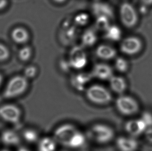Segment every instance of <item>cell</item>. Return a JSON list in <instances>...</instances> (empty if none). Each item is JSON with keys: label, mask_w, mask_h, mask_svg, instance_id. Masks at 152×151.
Instances as JSON below:
<instances>
[{"label": "cell", "mask_w": 152, "mask_h": 151, "mask_svg": "<svg viewBox=\"0 0 152 151\" xmlns=\"http://www.w3.org/2000/svg\"><path fill=\"white\" fill-rule=\"evenodd\" d=\"M53 138L58 145L72 149L83 147L86 142L85 134L70 123L60 125L53 131Z\"/></svg>", "instance_id": "1"}, {"label": "cell", "mask_w": 152, "mask_h": 151, "mask_svg": "<svg viewBox=\"0 0 152 151\" xmlns=\"http://www.w3.org/2000/svg\"><path fill=\"white\" fill-rule=\"evenodd\" d=\"M85 135L87 139L98 144L104 145L113 141L115 133L113 127L109 125L97 123L89 127Z\"/></svg>", "instance_id": "2"}, {"label": "cell", "mask_w": 152, "mask_h": 151, "mask_svg": "<svg viewBox=\"0 0 152 151\" xmlns=\"http://www.w3.org/2000/svg\"><path fill=\"white\" fill-rule=\"evenodd\" d=\"M85 96L89 102L98 106L107 105L113 99L111 92L107 88L99 84L88 86L85 90Z\"/></svg>", "instance_id": "3"}, {"label": "cell", "mask_w": 152, "mask_h": 151, "mask_svg": "<svg viewBox=\"0 0 152 151\" xmlns=\"http://www.w3.org/2000/svg\"><path fill=\"white\" fill-rule=\"evenodd\" d=\"M29 86L28 80L23 76H16L11 78L7 84L3 92L6 99L15 98L23 94Z\"/></svg>", "instance_id": "4"}, {"label": "cell", "mask_w": 152, "mask_h": 151, "mask_svg": "<svg viewBox=\"0 0 152 151\" xmlns=\"http://www.w3.org/2000/svg\"><path fill=\"white\" fill-rule=\"evenodd\" d=\"M115 106L117 111L124 116L134 115L139 112L140 109L139 102L135 98L124 94L117 97Z\"/></svg>", "instance_id": "5"}, {"label": "cell", "mask_w": 152, "mask_h": 151, "mask_svg": "<svg viewBox=\"0 0 152 151\" xmlns=\"http://www.w3.org/2000/svg\"><path fill=\"white\" fill-rule=\"evenodd\" d=\"M119 17L122 25L128 29L135 27L139 21L138 14L136 8L128 2H124L119 6Z\"/></svg>", "instance_id": "6"}, {"label": "cell", "mask_w": 152, "mask_h": 151, "mask_svg": "<svg viewBox=\"0 0 152 151\" xmlns=\"http://www.w3.org/2000/svg\"><path fill=\"white\" fill-rule=\"evenodd\" d=\"M68 63L71 68L75 70H81L84 68L88 63V57L84 47L76 46L71 49Z\"/></svg>", "instance_id": "7"}, {"label": "cell", "mask_w": 152, "mask_h": 151, "mask_svg": "<svg viewBox=\"0 0 152 151\" xmlns=\"http://www.w3.org/2000/svg\"><path fill=\"white\" fill-rule=\"evenodd\" d=\"M143 48L142 40L137 36H130L124 38L119 45V50L125 55L132 56L140 53Z\"/></svg>", "instance_id": "8"}, {"label": "cell", "mask_w": 152, "mask_h": 151, "mask_svg": "<svg viewBox=\"0 0 152 151\" xmlns=\"http://www.w3.org/2000/svg\"><path fill=\"white\" fill-rule=\"evenodd\" d=\"M21 111L19 107L12 104L0 106V118L5 122L17 124L20 120Z\"/></svg>", "instance_id": "9"}, {"label": "cell", "mask_w": 152, "mask_h": 151, "mask_svg": "<svg viewBox=\"0 0 152 151\" xmlns=\"http://www.w3.org/2000/svg\"><path fill=\"white\" fill-rule=\"evenodd\" d=\"M126 132L131 137H136L143 134L147 127L141 118H136L128 121L125 124Z\"/></svg>", "instance_id": "10"}, {"label": "cell", "mask_w": 152, "mask_h": 151, "mask_svg": "<svg viewBox=\"0 0 152 151\" xmlns=\"http://www.w3.org/2000/svg\"><path fill=\"white\" fill-rule=\"evenodd\" d=\"M91 74L93 78L102 81H109L113 75V68L107 64L99 63L94 66Z\"/></svg>", "instance_id": "11"}, {"label": "cell", "mask_w": 152, "mask_h": 151, "mask_svg": "<svg viewBox=\"0 0 152 151\" xmlns=\"http://www.w3.org/2000/svg\"><path fill=\"white\" fill-rule=\"evenodd\" d=\"M115 145L119 151H136L139 143L134 137L122 136L116 138Z\"/></svg>", "instance_id": "12"}, {"label": "cell", "mask_w": 152, "mask_h": 151, "mask_svg": "<svg viewBox=\"0 0 152 151\" xmlns=\"http://www.w3.org/2000/svg\"><path fill=\"white\" fill-rule=\"evenodd\" d=\"M93 78L91 73H80L72 78L71 83L76 91L83 92L86 90L87 86H88Z\"/></svg>", "instance_id": "13"}, {"label": "cell", "mask_w": 152, "mask_h": 151, "mask_svg": "<svg viewBox=\"0 0 152 151\" xmlns=\"http://www.w3.org/2000/svg\"><path fill=\"white\" fill-rule=\"evenodd\" d=\"M91 10L95 17L103 16L107 17L110 20L114 18V12L112 6L105 2H97L93 3L91 6Z\"/></svg>", "instance_id": "14"}, {"label": "cell", "mask_w": 152, "mask_h": 151, "mask_svg": "<svg viewBox=\"0 0 152 151\" xmlns=\"http://www.w3.org/2000/svg\"><path fill=\"white\" fill-rule=\"evenodd\" d=\"M95 54L99 59L109 61L115 59L117 57L116 50L110 45L101 44L97 47Z\"/></svg>", "instance_id": "15"}, {"label": "cell", "mask_w": 152, "mask_h": 151, "mask_svg": "<svg viewBox=\"0 0 152 151\" xmlns=\"http://www.w3.org/2000/svg\"><path fill=\"white\" fill-rule=\"evenodd\" d=\"M111 90L118 95L124 94L127 89V83L124 78L120 76L113 75L109 80Z\"/></svg>", "instance_id": "16"}, {"label": "cell", "mask_w": 152, "mask_h": 151, "mask_svg": "<svg viewBox=\"0 0 152 151\" xmlns=\"http://www.w3.org/2000/svg\"><path fill=\"white\" fill-rule=\"evenodd\" d=\"M10 36L15 43L23 45L29 41L30 35L29 31L24 27H17L12 29Z\"/></svg>", "instance_id": "17"}, {"label": "cell", "mask_w": 152, "mask_h": 151, "mask_svg": "<svg viewBox=\"0 0 152 151\" xmlns=\"http://www.w3.org/2000/svg\"><path fill=\"white\" fill-rule=\"evenodd\" d=\"M80 41L83 47H92L98 41V35L96 31L93 29H86L81 35Z\"/></svg>", "instance_id": "18"}, {"label": "cell", "mask_w": 152, "mask_h": 151, "mask_svg": "<svg viewBox=\"0 0 152 151\" xmlns=\"http://www.w3.org/2000/svg\"><path fill=\"white\" fill-rule=\"evenodd\" d=\"M1 141L4 144L10 146L18 145L20 142L18 134L10 129L4 131L1 134Z\"/></svg>", "instance_id": "19"}, {"label": "cell", "mask_w": 152, "mask_h": 151, "mask_svg": "<svg viewBox=\"0 0 152 151\" xmlns=\"http://www.w3.org/2000/svg\"><path fill=\"white\" fill-rule=\"evenodd\" d=\"M57 145L53 137H42L37 142V151H56Z\"/></svg>", "instance_id": "20"}, {"label": "cell", "mask_w": 152, "mask_h": 151, "mask_svg": "<svg viewBox=\"0 0 152 151\" xmlns=\"http://www.w3.org/2000/svg\"><path fill=\"white\" fill-rule=\"evenodd\" d=\"M104 38L112 42H117L121 40L122 32L121 29L116 25H111L104 32Z\"/></svg>", "instance_id": "21"}, {"label": "cell", "mask_w": 152, "mask_h": 151, "mask_svg": "<svg viewBox=\"0 0 152 151\" xmlns=\"http://www.w3.org/2000/svg\"><path fill=\"white\" fill-rule=\"evenodd\" d=\"M23 137L27 142L34 143L38 142L39 140V134L33 128H28L23 131Z\"/></svg>", "instance_id": "22"}, {"label": "cell", "mask_w": 152, "mask_h": 151, "mask_svg": "<svg viewBox=\"0 0 152 151\" xmlns=\"http://www.w3.org/2000/svg\"><path fill=\"white\" fill-rule=\"evenodd\" d=\"M114 68L120 73H125L129 70V65L127 60L124 57H119L115 59Z\"/></svg>", "instance_id": "23"}, {"label": "cell", "mask_w": 152, "mask_h": 151, "mask_svg": "<svg viewBox=\"0 0 152 151\" xmlns=\"http://www.w3.org/2000/svg\"><path fill=\"white\" fill-rule=\"evenodd\" d=\"M111 20L107 17L103 16L96 17L95 28L99 31L104 32L111 25Z\"/></svg>", "instance_id": "24"}, {"label": "cell", "mask_w": 152, "mask_h": 151, "mask_svg": "<svg viewBox=\"0 0 152 151\" xmlns=\"http://www.w3.org/2000/svg\"><path fill=\"white\" fill-rule=\"evenodd\" d=\"M33 54V49L29 46H24L19 49L18 55L21 61L27 62L31 59Z\"/></svg>", "instance_id": "25"}, {"label": "cell", "mask_w": 152, "mask_h": 151, "mask_svg": "<svg viewBox=\"0 0 152 151\" xmlns=\"http://www.w3.org/2000/svg\"><path fill=\"white\" fill-rule=\"evenodd\" d=\"M90 17L88 14L85 12H81L77 15L74 18V23L77 26H85L89 23Z\"/></svg>", "instance_id": "26"}, {"label": "cell", "mask_w": 152, "mask_h": 151, "mask_svg": "<svg viewBox=\"0 0 152 151\" xmlns=\"http://www.w3.org/2000/svg\"><path fill=\"white\" fill-rule=\"evenodd\" d=\"M38 70L35 66L29 65L25 68L23 71V76L27 79H33L37 75Z\"/></svg>", "instance_id": "27"}, {"label": "cell", "mask_w": 152, "mask_h": 151, "mask_svg": "<svg viewBox=\"0 0 152 151\" xmlns=\"http://www.w3.org/2000/svg\"><path fill=\"white\" fill-rule=\"evenodd\" d=\"M10 57V51L5 45L0 43V62H4Z\"/></svg>", "instance_id": "28"}, {"label": "cell", "mask_w": 152, "mask_h": 151, "mask_svg": "<svg viewBox=\"0 0 152 151\" xmlns=\"http://www.w3.org/2000/svg\"><path fill=\"white\" fill-rule=\"evenodd\" d=\"M140 118L144 122L146 125L147 129L149 128H152V113L146 111L142 113V115Z\"/></svg>", "instance_id": "29"}, {"label": "cell", "mask_w": 152, "mask_h": 151, "mask_svg": "<svg viewBox=\"0 0 152 151\" xmlns=\"http://www.w3.org/2000/svg\"><path fill=\"white\" fill-rule=\"evenodd\" d=\"M144 134L146 140L152 144V128L147 129Z\"/></svg>", "instance_id": "30"}, {"label": "cell", "mask_w": 152, "mask_h": 151, "mask_svg": "<svg viewBox=\"0 0 152 151\" xmlns=\"http://www.w3.org/2000/svg\"><path fill=\"white\" fill-rule=\"evenodd\" d=\"M8 3V0H0V11L6 8Z\"/></svg>", "instance_id": "31"}, {"label": "cell", "mask_w": 152, "mask_h": 151, "mask_svg": "<svg viewBox=\"0 0 152 151\" xmlns=\"http://www.w3.org/2000/svg\"><path fill=\"white\" fill-rule=\"evenodd\" d=\"M143 4L147 5L150 6L152 5V0H140Z\"/></svg>", "instance_id": "32"}, {"label": "cell", "mask_w": 152, "mask_h": 151, "mask_svg": "<svg viewBox=\"0 0 152 151\" xmlns=\"http://www.w3.org/2000/svg\"><path fill=\"white\" fill-rule=\"evenodd\" d=\"M53 2H55L57 4H62L66 2V0H53Z\"/></svg>", "instance_id": "33"}, {"label": "cell", "mask_w": 152, "mask_h": 151, "mask_svg": "<svg viewBox=\"0 0 152 151\" xmlns=\"http://www.w3.org/2000/svg\"><path fill=\"white\" fill-rule=\"evenodd\" d=\"M17 151H30L26 147H20Z\"/></svg>", "instance_id": "34"}, {"label": "cell", "mask_w": 152, "mask_h": 151, "mask_svg": "<svg viewBox=\"0 0 152 151\" xmlns=\"http://www.w3.org/2000/svg\"><path fill=\"white\" fill-rule=\"evenodd\" d=\"M3 80V76L2 75V74H0V86H1V84H2Z\"/></svg>", "instance_id": "35"}, {"label": "cell", "mask_w": 152, "mask_h": 151, "mask_svg": "<svg viewBox=\"0 0 152 151\" xmlns=\"http://www.w3.org/2000/svg\"><path fill=\"white\" fill-rule=\"evenodd\" d=\"M0 151H9V150H8L3 149V150H0Z\"/></svg>", "instance_id": "36"}, {"label": "cell", "mask_w": 152, "mask_h": 151, "mask_svg": "<svg viewBox=\"0 0 152 151\" xmlns=\"http://www.w3.org/2000/svg\"><path fill=\"white\" fill-rule=\"evenodd\" d=\"M96 1H99V0H96Z\"/></svg>", "instance_id": "37"}]
</instances>
